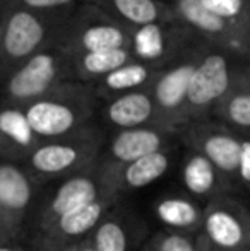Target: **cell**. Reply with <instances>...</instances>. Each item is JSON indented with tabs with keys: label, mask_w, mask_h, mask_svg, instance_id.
Masks as SVG:
<instances>
[{
	"label": "cell",
	"mask_w": 250,
	"mask_h": 251,
	"mask_svg": "<svg viewBox=\"0 0 250 251\" xmlns=\"http://www.w3.org/2000/svg\"><path fill=\"white\" fill-rule=\"evenodd\" d=\"M26 118L34 135L60 139L77 125V115L69 104L52 100H38L26 109Z\"/></svg>",
	"instance_id": "cell-10"
},
{
	"label": "cell",
	"mask_w": 250,
	"mask_h": 251,
	"mask_svg": "<svg viewBox=\"0 0 250 251\" xmlns=\"http://www.w3.org/2000/svg\"><path fill=\"white\" fill-rule=\"evenodd\" d=\"M178 10L189 24L207 34H221L228 29V21L213 14L199 0H178Z\"/></svg>",
	"instance_id": "cell-20"
},
{
	"label": "cell",
	"mask_w": 250,
	"mask_h": 251,
	"mask_svg": "<svg viewBox=\"0 0 250 251\" xmlns=\"http://www.w3.org/2000/svg\"><path fill=\"white\" fill-rule=\"evenodd\" d=\"M34 199L31 175L12 162H0V212L9 229H16Z\"/></svg>",
	"instance_id": "cell-7"
},
{
	"label": "cell",
	"mask_w": 250,
	"mask_h": 251,
	"mask_svg": "<svg viewBox=\"0 0 250 251\" xmlns=\"http://www.w3.org/2000/svg\"><path fill=\"white\" fill-rule=\"evenodd\" d=\"M171 166V157L168 151H160L140 157L130 164L120 166V183L122 188L139 190L153 185L160 179Z\"/></svg>",
	"instance_id": "cell-17"
},
{
	"label": "cell",
	"mask_w": 250,
	"mask_h": 251,
	"mask_svg": "<svg viewBox=\"0 0 250 251\" xmlns=\"http://www.w3.org/2000/svg\"><path fill=\"white\" fill-rule=\"evenodd\" d=\"M0 251H19L14 246H9V245H0Z\"/></svg>",
	"instance_id": "cell-33"
},
{
	"label": "cell",
	"mask_w": 250,
	"mask_h": 251,
	"mask_svg": "<svg viewBox=\"0 0 250 251\" xmlns=\"http://www.w3.org/2000/svg\"><path fill=\"white\" fill-rule=\"evenodd\" d=\"M230 91L228 62L221 55H209L195 65L190 79L187 104L190 111H202L221 101Z\"/></svg>",
	"instance_id": "cell-6"
},
{
	"label": "cell",
	"mask_w": 250,
	"mask_h": 251,
	"mask_svg": "<svg viewBox=\"0 0 250 251\" xmlns=\"http://www.w3.org/2000/svg\"><path fill=\"white\" fill-rule=\"evenodd\" d=\"M0 133L21 149H31V152L36 149V146H34L36 135L28 122L26 113L19 111V109L0 111Z\"/></svg>",
	"instance_id": "cell-18"
},
{
	"label": "cell",
	"mask_w": 250,
	"mask_h": 251,
	"mask_svg": "<svg viewBox=\"0 0 250 251\" xmlns=\"http://www.w3.org/2000/svg\"><path fill=\"white\" fill-rule=\"evenodd\" d=\"M160 151H167V135L161 130L151 126L120 130L110 142L107 162L125 166Z\"/></svg>",
	"instance_id": "cell-8"
},
{
	"label": "cell",
	"mask_w": 250,
	"mask_h": 251,
	"mask_svg": "<svg viewBox=\"0 0 250 251\" xmlns=\"http://www.w3.org/2000/svg\"><path fill=\"white\" fill-rule=\"evenodd\" d=\"M124 33L115 26H93L83 34V47L87 51L117 50L124 45Z\"/></svg>",
	"instance_id": "cell-22"
},
{
	"label": "cell",
	"mask_w": 250,
	"mask_h": 251,
	"mask_svg": "<svg viewBox=\"0 0 250 251\" xmlns=\"http://www.w3.org/2000/svg\"><path fill=\"white\" fill-rule=\"evenodd\" d=\"M81 251H96L89 238H86V239H83V241H81Z\"/></svg>",
	"instance_id": "cell-30"
},
{
	"label": "cell",
	"mask_w": 250,
	"mask_h": 251,
	"mask_svg": "<svg viewBox=\"0 0 250 251\" xmlns=\"http://www.w3.org/2000/svg\"><path fill=\"white\" fill-rule=\"evenodd\" d=\"M154 214L170 231L199 234L202 229L204 207L190 197H163L154 205Z\"/></svg>",
	"instance_id": "cell-13"
},
{
	"label": "cell",
	"mask_w": 250,
	"mask_h": 251,
	"mask_svg": "<svg viewBox=\"0 0 250 251\" xmlns=\"http://www.w3.org/2000/svg\"><path fill=\"white\" fill-rule=\"evenodd\" d=\"M140 222H130L122 212L110 210L91 232L89 239L96 251H134L142 232Z\"/></svg>",
	"instance_id": "cell-12"
},
{
	"label": "cell",
	"mask_w": 250,
	"mask_h": 251,
	"mask_svg": "<svg viewBox=\"0 0 250 251\" xmlns=\"http://www.w3.org/2000/svg\"><path fill=\"white\" fill-rule=\"evenodd\" d=\"M240 186L250 193V137H242L240 152Z\"/></svg>",
	"instance_id": "cell-28"
},
{
	"label": "cell",
	"mask_w": 250,
	"mask_h": 251,
	"mask_svg": "<svg viewBox=\"0 0 250 251\" xmlns=\"http://www.w3.org/2000/svg\"><path fill=\"white\" fill-rule=\"evenodd\" d=\"M115 203H117L115 199H103L63 215L57 222H54L47 231L40 232L41 250L62 251L67 246L89 238L91 232L96 229L101 219L113 208Z\"/></svg>",
	"instance_id": "cell-4"
},
{
	"label": "cell",
	"mask_w": 250,
	"mask_h": 251,
	"mask_svg": "<svg viewBox=\"0 0 250 251\" xmlns=\"http://www.w3.org/2000/svg\"><path fill=\"white\" fill-rule=\"evenodd\" d=\"M206 9L224 21H233L244 14V0H199Z\"/></svg>",
	"instance_id": "cell-27"
},
{
	"label": "cell",
	"mask_w": 250,
	"mask_h": 251,
	"mask_svg": "<svg viewBox=\"0 0 250 251\" xmlns=\"http://www.w3.org/2000/svg\"><path fill=\"white\" fill-rule=\"evenodd\" d=\"M57 70L55 60L48 53L34 55L19 72L12 75L9 80L7 91L12 98L17 100H34L40 98L52 86Z\"/></svg>",
	"instance_id": "cell-11"
},
{
	"label": "cell",
	"mask_w": 250,
	"mask_h": 251,
	"mask_svg": "<svg viewBox=\"0 0 250 251\" xmlns=\"http://www.w3.org/2000/svg\"><path fill=\"white\" fill-rule=\"evenodd\" d=\"M129 53L124 48L105 51H89L84 56V69L89 74H111L113 70L120 69L127 63Z\"/></svg>",
	"instance_id": "cell-23"
},
{
	"label": "cell",
	"mask_w": 250,
	"mask_h": 251,
	"mask_svg": "<svg viewBox=\"0 0 250 251\" xmlns=\"http://www.w3.org/2000/svg\"><path fill=\"white\" fill-rule=\"evenodd\" d=\"M147 75L149 72L142 65H124L108 74L105 84L111 91H127L144 84L147 80Z\"/></svg>",
	"instance_id": "cell-26"
},
{
	"label": "cell",
	"mask_w": 250,
	"mask_h": 251,
	"mask_svg": "<svg viewBox=\"0 0 250 251\" xmlns=\"http://www.w3.org/2000/svg\"><path fill=\"white\" fill-rule=\"evenodd\" d=\"M94 155V151L87 144L48 142L29 152V168L40 178L69 176L91 166Z\"/></svg>",
	"instance_id": "cell-5"
},
{
	"label": "cell",
	"mask_w": 250,
	"mask_h": 251,
	"mask_svg": "<svg viewBox=\"0 0 250 251\" xmlns=\"http://www.w3.org/2000/svg\"><path fill=\"white\" fill-rule=\"evenodd\" d=\"M218 113L228 125L249 133L244 137H250V91L226 94L218 106Z\"/></svg>",
	"instance_id": "cell-21"
},
{
	"label": "cell",
	"mask_w": 250,
	"mask_h": 251,
	"mask_svg": "<svg viewBox=\"0 0 250 251\" xmlns=\"http://www.w3.org/2000/svg\"><path fill=\"white\" fill-rule=\"evenodd\" d=\"M62 251H81V243H76V245L67 246V248H63Z\"/></svg>",
	"instance_id": "cell-32"
},
{
	"label": "cell",
	"mask_w": 250,
	"mask_h": 251,
	"mask_svg": "<svg viewBox=\"0 0 250 251\" xmlns=\"http://www.w3.org/2000/svg\"><path fill=\"white\" fill-rule=\"evenodd\" d=\"M195 65L185 63L177 69L167 72L156 84L154 89V98H156V106L171 118V123H178V115L187 104V94L190 79Z\"/></svg>",
	"instance_id": "cell-14"
},
{
	"label": "cell",
	"mask_w": 250,
	"mask_h": 251,
	"mask_svg": "<svg viewBox=\"0 0 250 251\" xmlns=\"http://www.w3.org/2000/svg\"><path fill=\"white\" fill-rule=\"evenodd\" d=\"M41 40H43V26L33 14L19 10L10 16L3 34V47L10 56L21 58L29 55L41 43Z\"/></svg>",
	"instance_id": "cell-15"
},
{
	"label": "cell",
	"mask_w": 250,
	"mask_h": 251,
	"mask_svg": "<svg viewBox=\"0 0 250 251\" xmlns=\"http://www.w3.org/2000/svg\"><path fill=\"white\" fill-rule=\"evenodd\" d=\"M146 251H207L199 234L165 229L144 243Z\"/></svg>",
	"instance_id": "cell-19"
},
{
	"label": "cell",
	"mask_w": 250,
	"mask_h": 251,
	"mask_svg": "<svg viewBox=\"0 0 250 251\" xmlns=\"http://www.w3.org/2000/svg\"><path fill=\"white\" fill-rule=\"evenodd\" d=\"M134 47H136L137 55L142 56V58L153 60L161 56L165 51V41H163L161 27L158 24L140 26L139 31L136 33V38H134Z\"/></svg>",
	"instance_id": "cell-24"
},
{
	"label": "cell",
	"mask_w": 250,
	"mask_h": 251,
	"mask_svg": "<svg viewBox=\"0 0 250 251\" xmlns=\"http://www.w3.org/2000/svg\"><path fill=\"white\" fill-rule=\"evenodd\" d=\"M182 183L194 199L206 203L216 197L233 195L213 162L195 151H190L182 164Z\"/></svg>",
	"instance_id": "cell-9"
},
{
	"label": "cell",
	"mask_w": 250,
	"mask_h": 251,
	"mask_svg": "<svg viewBox=\"0 0 250 251\" xmlns=\"http://www.w3.org/2000/svg\"><path fill=\"white\" fill-rule=\"evenodd\" d=\"M140 251H146V250H142V248H140Z\"/></svg>",
	"instance_id": "cell-35"
},
{
	"label": "cell",
	"mask_w": 250,
	"mask_h": 251,
	"mask_svg": "<svg viewBox=\"0 0 250 251\" xmlns=\"http://www.w3.org/2000/svg\"><path fill=\"white\" fill-rule=\"evenodd\" d=\"M199 236L207 251H250V208L237 195L209 200Z\"/></svg>",
	"instance_id": "cell-2"
},
{
	"label": "cell",
	"mask_w": 250,
	"mask_h": 251,
	"mask_svg": "<svg viewBox=\"0 0 250 251\" xmlns=\"http://www.w3.org/2000/svg\"><path fill=\"white\" fill-rule=\"evenodd\" d=\"M122 190L124 188L120 183V166L108 162L91 164L74 175H69L43 205V210L38 217L40 232L47 231L54 222L77 208L103 199L118 200Z\"/></svg>",
	"instance_id": "cell-1"
},
{
	"label": "cell",
	"mask_w": 250,
	"mask_h": 251,
	"mask_svg": "<svg viewBox=\"0 0 250 251\" xmlns=\"http://www.w3.org/2000/svg\"><path fill=\"white\" fill-rule=\"evenodd\" d=\"M189 146L214 164L221 178L233 195L242 192L240 186V152L242 137L221 126L199 125L189 133Z\"/></svg>",
	"instance_id": "cell-3"
},
{
	"label": "cell",
	"mask_w": 250,
	"mask_h": 251,
	"mask_svg": "<svg viewBox=\"0 0 250 251\" xmlns=\"http://www.w3.org/2000/svg\"><path fill=\"white\" fill-rule=\"evenodd\" d=\"M3 231H7V232H12L9 229V226H7V222H5V219H3V215H2V212H0V236L3 234Z\"/></svg>",
	"instance_id": "cell-31"
},
{
	"label": "cell",
	"mask_w": 250,
	"mask_h": 251,
	"mask_svg": "<svg viewBox=\"0 0 250 251\" xmlns=\"http://www.w3.org/2000/svg\"><path fill=\"white\" fill-rule=\"evenodd\" d=\"M2 40H3V36H2V29H0V43H2Z\"/></svg>",
	"instance_id": "cell-34"
},
{
	"label": "cell",
	"mask_w": 250,
	"mask_h": 251,
	"mask_svg": "<svg viewBox=\"0 0 250 251\" xmlns=\"http://www.w3.org/2000/svg\"><path fill=\"white\" fill-rule=\"evenodd\" d=\"M26 5L33 7V9H50V7L65 5V3L72 2V0H23Z\"/></svg>",
	"instance_id": "cell-29"
},
{
	"label": "cell",
	"mask_w": 250,
	"mask_h": 251,
	"mask_svg": "<svg viewBox=\"0 0 250 251\" xmlns=\"http://www.w3.org/2000/svg\"><path fill=\"white\" fill-rule=\"evenodd\" d=\"M113 3L127 21L139 26L154 24L158 19V7L153 0H113Z\"/></svg>",
	"instance_id": "cell-25"
},
{
	"label": "cell",
	"mask_w": 250,
	"mask_h": 251,
	"mask_svg": "<svg viewBox=\"0 0 250 251\" xmlns=\"http://www.w3.org/2000/svg\"><path fill=\"white\" fill-rule=\"evenodd\" d=\"M107 116L120 130L139 128L154 116V102L144 93H129L108 104Z\"/></svg>",
	"instance_id": "cell-16"
}]
</instances>
